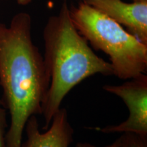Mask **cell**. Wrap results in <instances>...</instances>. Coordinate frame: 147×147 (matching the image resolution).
Listing matches in <instances>:
<instances>
[{
	"instance_id": "obj_1",
	"label": "cell",
	"mask_w": 147,
	"mask_h": 147,
	"mask_svg": "<svg viewBox=\"0 0 147 147\" xmlns=\"http://www.w3.org/2000/svg\"><path fill=\"white\" fill-rule=\"evenodd\" d=\"M32 29V17L26 12L14 15L8 26L0 23L1 104L10 116L5 147H21L27 121L42 114L50 83L43 56L33 42Z\"/></svg>"
},
{
	"instance_id": "obj_2",
	"label": "cell",
	"mask_w": 147,
	"mask_h": 147,
	"mask_svg": "<svg viewBox=\"0 0 147 147\" xmlns=\"http://www.w3.org/2000/svg\"><path fill=\"white\" fill-rule=\"evenodd\" d=\"M44 61L50 80L42 106L45 120L42 129L49 128L67 93L82 81L95 74L114 75L110 62L95 54L89 42L74 25L65 0L58 14L51 16L43 31Z\"/></svg>"
},
{
	"instance_id": "obj_3",
	"label": "cell",
	"mask_w": 147,
	"mask_h": 147,
	"mask_svg": "<svg viewBox=\"0 0 147 147\" xmlns=\"http://www.w3.org/2000/svg\"><path fill=\"white\" fill-rule=\"evenodd\" d=\"M69 10L78 32L93 49L108 55L115 76L129 80L146 74L147 45L84 1Z\"/></svg>"
},
{
	"instance_id": "obj_4",
	"label": "cell",
	"mask_w": 147,
	"mask_h": 147,
	"mask_svg": "<svg viewBox=\"0 0 147 147\" xmlns=\"http://www.w3.org/2000/svg\"><path fill=\"white\" fill-rule=\"evenodd\" d=\"M103 89L123 101L129 110L125 121L118 125L95 127L104 134L133 133L147 136V76L141 74L119 85L106 84Z\"/></svg>"
},
{
	"instance_id": "obj_5",
	"label": "cell",
	"mask_w": 147,
	"mask_h": 147,
	"mask_svg": "<svg viewBox=\"0 0 147 147\" xmlns=\"http://www.w3.org/2000/svg\"><path fill=\"white\" fill-rule=\"evenodd\" d=\"M84 2L126 27L147 45V0L126 3L122 0H84Z\"/></svg>"
},
{
	"instance_id": "obj_6",
	"label": "cell",
	"mask_w": 147,
	"mask_h": 147,
	"mask_svg": "<svg viewBox=\"0 0 147 147\" xmlns=\"http://www.w3.org/2000/svg\"><path fill=\"white\" fill-rule=\"evenodd\" d=\"M25 131L27 139L22 142L21 147H69L74 133L67 110L64 108H60L55 114L45 132L40 131L36 115L27 121Z\"/></svg>"
},
{
	"instance_id": "obj_7",
	"label": "cell",
	"mask_w": 147,
	"mask_h": 147,
	"mask_svg": "<svg viewBox=\"0 0 147 147\" xmlns=\"http://www.w3.org/2000/svg\"><path fill=\"white\" fill-rule=\"evenodd\" d=\"M118 140V147H147V136L136 134L123 133Z\"/></svg>"
},
{
	"instance_id": "obj_8",
	"label": "cell",
	"mask_w": 147,
	"mask_h": 147,
	"mask_svg": "<svg viewBox=\"0 0 147 147\" xmlns=\"http://www.w3.org/2000/svg\"><path fill=\"white\" fill-rule=\"evenodd\" d=\"M8 127L6 110L0 107V147H5V135Z\"/></svg>"
},
{
	"instance_id": "obj_9",
	"label": "cell",
	"mask_w": 147,
	"mask_h": 147,
	"mask_svg": "<svg viewBox=\"0 0 147 147\" xmlns=\"http://www.w3.org/2000/svg\"><path fill=\"white\" fill-rule=\"evenodd\" d=\"M119 146V140L118 138H117L115 142H113L111 144L106 145V146H104V147H118ZM76 147H99L95 146V145H93L91 144V143L89 142H78L76 145Z\"/></svg>"
},
{
	"instance_id": "obj_10",
	"label": "cell",
	"mask_w": 147,
	"mask_h": 147,
	"mask_svg": "<svg viewBox=\"0 0 147 147\" xmlns=\"http://www.w3.org/2000/svg\"><path fill=\"white\" fill-rule=\"evenodd\" d=\"M34 0H16V3L21 5H27L29 3L32 2ZM134 1H140V0H134Z\"/></svg>"
},
{
	"instance_id": "obj_11",
	"label": "cell",
	"mask_w": 147,
	"mask_h": 147,
	"mask_svg": "<svg viewBox=\"0 0 147 147\" xmlns=\"http://www.w3.org/2000/svg\"><path fill=\"white\" fill-rule=\"evenodd\" d=\"M1 99H0V105H1Z\"/></svg>"
}]
</instances>
